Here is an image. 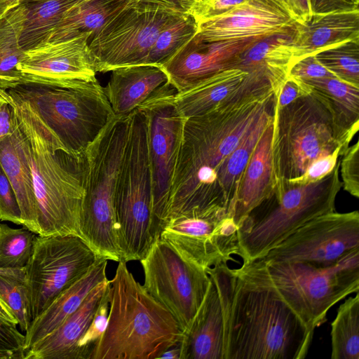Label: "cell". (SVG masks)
I'll return each instance as SVG.
<instances>
[{"instance_id":"6da1fadb","label":"cell","mask_w":359,"mask_h":359,"mask_svg":"<svg viewBox=\"0 0 359 359\" xmlns=\"http://www.w3.org/2000/svg\"><path fill=\"white\" fill-rule=\"evenodd\" d=\"M273 102L268 79L255 76L233 96L185 119L165 222L192 211L233 217L240 184L228 172V157Z\"/></svg>"},{"instance_id":"7a4b0ae2","label":"cell","mask_w":359,"mask_h":359,"mask_svg":"<svg viewBox=\"0 0 359 359\" xmlns=\"http://www.w3.org/2000/svg\"><path fill=\"white\" fill-rule=\"evenodd\" d=\"M224 320V359H303L314 331L275 293L252 286L227 264L206 270Z\"/></svg>"},{"instance_id":"3957f363","label":"cell","mask_w":359,"mask_h":359,"mask_svg":"<svg viewBox=\"0 0 359 359\" xmlns=\"http://www.w3.org/2000/svg\"><path fill=\"white\" fill-rule=\"evenodd\" d=\"M6 91L27 148L36 200L37 235L81 238L83 155L69 152L27 101L10 89Z\"/></svg>"},{"instance_id":"277c9868","label":"cell","mask_w":359,"mask_h":359,"mask_svg":"<svg viewBox=\"0 0 359 359\" xmlns=\"http://www.w3.org/2000/svg\"><path fill=\"white\" fill-rule=\"evenodd\" d=\"M107 325L90 359H154L181 341L184 332L119 261L110 280Z\"/></svg>"},{"instance_id":"5b68a950","label":"cell","mask_w":359,"mask_h":359,"mask_svg":"<svg viewBox=\"0 0 359 359\" xmlns=\"http://www.w3.org/2000/svg\"><path fill=\"white\" fill-rule=\"evenodd\" d=\"M233 271L248 284L275 293L315 331L334 304L359 292V249L330 266L257 259Z\"/></svg>"},{"instance_id":"8992f818","label":"cell","mask_w":359,"mask_h":359,"mask_svg":"<svg viewBox=\"0 0 359 359\" xmlns=\"http://www.w3.org/2000/svg\"><path fill=\"white\" fill-rule=\"evenodd\" d=\"M357 132L345 128L329 100L313 88L285 107L273 104L275 190L302 175L317 158L337 148L343 154Z\"/></svg>"},{"instance_id":"52a82bcc","label":"cell","mask_w":359,"mask_h":359,"mask_svg":"<svg viewBox=\"0 0 359 359\" xmlns=\"http://www.w3.org/2000/svg\"><path fill=\"white\" fill-rule=\"evenodd\" d=\"M129 114L116 115L87 147L83 156L81 238L98 257L120 261L115 194L123 156Z\"/></svg>"},{"instance_id":"ba28073f","label":"cell","mask_w":359,"mask_h":359,"mask_svg":"<svg viewBox=\"0 0 359 359\" xmlns=\"http://www.w3.org/2000/svg\"><path fill=\"white\" fill-rule=\"evenodd\" d=\"M341 187L338 161L320 180L276 190L238 224V256L243 262L261 257L309 220L334 211Z\"/></svg>"},{"instance_id":"9c48e42d","label":"cell","mask_w":359,"mask_h":359,"mask_svg":"<svg viewBox=\"0 0 359 359\" xmlns=\"http://www.w3.org/2000/svg\"><path fill=\"white\" fill-rule=\"evenodd\" d=\"M8 89L27 101L67 151L78 157L116 116L97 78L65 85L23 83Z\"/></svg>"},{"instance_id":"30bf717a","label":"cell","mask_w":359,"mask_h":359,"mask_svg":"<svg viewBox=\"0 0 359 359\" xmlns=\"http://www.w3.org/2000/svg\"><path fill=\"white\" fill-rule=\"evenodd\" d=\"M115 211L120 261H140L156 238L153 229L147 120L137 109L129 114L127 140L116 183Z\"/></svg>"},{"instance_id":"8fae6325","label":"cell","mask_w":359,"mask_h":359,"mask_svg":"<svg viewBox=\"0 0 359 359\" xmlns=\"http://www.w3.org/2000/svg\"><path fill=\"white\" fill-rule=\"evenodd\" d=\"M99 258L79 236H35L32 254L25 266L32 320Z\"/></svg>"},{"instance_id":"7c38bea8","label":"cell","mask_w":359,"mask_h":359,"mask_svg":"<svg viewBox=\"0 0 359 359\" xmlns=\"http://www.w3.org/2000/svg\"><path fill=\"white\" fill-rule=\"evenodd\" d=\"M140 262L144 287L184 332L205 297L210 282L209 275L205 269L184 260L159 238Z\"/></svg>"},{"instance_id":"4fadbf2b","label":"cell","mask_w":359,"mask_h":359,"mask_svg":"<svg viewBox=\"0 0 359 359\" xmlns=\"http://www.w3.org/2000/svg\"><path fill=\"white\" fill-rule=\"evenodd\" d=\"M181 16L127 4L89 39L96 72L106 73L121 67L145 65L158 34Z\"/></svg>"},{"instance_id":"5bb4252c","label":"cell","mask_w":359,"mask_h":359,"mask_svg":"<svg viewBox=\"0 0 359 359\" xmlns=\"http://www.w3.org/2000/svg\"><path fill=\"white\" fill-rule=\"evenodd\" d=\"M175 88L168 85L137 109L147 120L152 180L153 229L156 238L165 222L172 180L180 148L185 118L174 103Z\"/></svg>"},{"instance_id":"9a60e30c","label":"cell","mask_w":359,"mask_h":359,"mask_svg":"<svg viewBox=\"0 0 359 359\" xmlns=\"http://www.w3.org/2000/svg\"><path fill=\"white\" fill-rule=\"evenodd\" d=\"M356 249H359L358 211L334 210L309 220L257 259L330 266Z\"/></svg>"},{"instance_id":"2e32d148","label":"cell","mask_w":359,"mask_h":359,"mask_svg":"<svg viewBox=\"0 0 359 359\" xmlns=\"http://www.w3.org/2000/svg\"><path fill=\"white\" fill-rule=\"evenodd\" d=\"M238 226L220 211H192L168 219L158 238L182 258L205 271L238 255Z\"/></svg>"},{"instance_id":"e0dca14e","label":"cell","mask_w":359,"mask_h":359,"mask_svg":"<svg viewBox=\"0 0 359 359\" xmlns=\"http://www.w3.org/2000/svg\"><path fill=\"white\" fill-rule=\"evenodd\" d=\"M90 38L84 34L26 50L18 66L20 74L18 85H65L95 79L97 72L88 48Z\"/></svg>"},{"instance_id":"ac0fdd59","label":"cell","mask_w":359,"mask_h":359,"mask_svg":"<svg viewBox=\"0 0 359 359\" xmlns=\"http://www.w3.org/2000/svg\"><path fill=\"white\" fill-rule=\"evenodd\" d=\"M296 23L271 0H247L220 17L198 24L195 36L214 42L293 34Z\"/></svg>"},{"instance_id":"d6986e66","label":"cell","mask_w":359,"mask_h":359,"mask_svg":"<svg viewBox=\"0 0 359 359\" xmlns=\"http://www.w3.org/2000/svg\"><path fill=\"white\" fill-rule=\"evenodd\" d=\"M257 39L208 42L194 36L161 67L177 93L182 92L228 67L232 58Z\"/></svg>"},{"instance_id":"ffe728a7","label":"cell","mask_w":359,"mask_h":359,"mask_svg":"<svg viewBox=\"0 0 359 359\" xmlns=\"http://www.w3.org/2000/svg\"><path fill=\"white\" fill-rule=\"evenodd\" d=\"M109 286L107 278L97 284L76 311L25 351L23 359H76L77 344L109 292Z\"/></svg>"},{"instance_id":"44dd1931","label":"cell","mask_w":359,"mask_h":359,"mask_svg":"<svg viewBox=\"0 0 359 359\" xmlns=\"http://www.w3.org/2000/svg\"><path fill=\"white\" fill-rule=\"evenodd\" d=\"M104 91L117 116H126L170 85L161 67L149 65L126 66L111 71Z\"/></svg>"},{"instance_id":"7402d4cb","label":"cell","mask_w":359,"mask_h":359,"mask_svg":"<svg viewBox=\"0 0 359 359\" xmlns=\"http://www.w3.org/2000/svg\"><path fill=\"white\" fill-rule=\"evenodd\" d=\"M180 348V359H224L222 309L211 278L201 306L184 332Z\"/></svg>"},{"instance_id":"603a6c76","label":"cell","mask_w":359,"mask_h":359,"mask_svg":"<svg viewBox=\"0 0 359 359\" xmlns=\"http://www.w3.org/2000/svg\"><path fill=\"white\" fill-rule=\"evenodd\" d=\"M292 38V34H277L257 39L236 55L228 67L262 72L274 95L298 61Z\"/></svg>"},{"instance_id":"cb8c5ba5","label":"cell","mask_w":359,"mask_h":359,"mask_svg":"<svg viewBox=\"0 0 359 359\" xmlns=\"http://www.w3.org/2000/svg\"><path fill=\"white\" fill-rule=\"evenodd\" d=\"M272 137L273 120L259 137L243 172L233 215L237 226L274 193Z\"/></svg>"},{"instance_id":"d4e9b609","label":"cell","mask_w":359,"mask_h":359,"mask_svg":"<svg viewBox=\"0 0 359 359\" xmlns=\"http://www.w3.org/2000/svg\"><path fill=\"white\" fill-rule=\"evenodd\" d=\"M352 40H359V10L313 15L296 23L292 38L298 60Z\"/></svg>"},{"instance_id":"484cf974","label":"cell","mask_w":359,"mask_h":359,"mask_svg":"<svg viewBox=\"0 0 359 359\" xmlns=\"http://www.w3.org/2000/svg\"><path fill=\"white\" fill-rule=\"evenodd\" d=\"M107 261L99 258L83 276L62 292L39 316L32 320L25 334V353L59 327L79 309L90 292L107 278Z\"/></svg>"},{"instance_id":"4316f807","label":"cell","mask_w":359,"mask_h":359,"mask_svg":"<svg viewBox=\"0 0 359 359\" xmlns=\"http://www.w3.org/2000/svg\"><path fill=\"white\" fill-rule=\"evenodd\" d=\"M255 72L226 67L201 79L174 96V103L184 118L198 116L233 96L253 79Z\"/></svg>"},{"instance_id":"83f0119b","label":"cell","mask_w":359,"mask_h":359,"mask_svg":"<svg viewBox=\"0 0 359 359\" xmlns=\"http://www.w3.org/2000/svg\"><path fill=\"white\" fill-rule=\"evenodd\" d=\"M0 163L15 192L22 226L37 234V207L32 172L18 121L12 134L0 140Z\"/></svg>"},{"instance_id":"f1b7e54d","label":"cell","mask_w":359,"mask_h":359,"mask_svg":"<svg viewBox=\"0 0 359 359\" xmlns=\"http://www.w3.org/2000/svg\"><path fill=\"white\" fill-rule=\"evenodd\" d=\"M128 1L82 0L67 11L43 43L66 41L84 34L91 37Z\"/></svg>"},{"instance_id":"f546056e","label":"cell","mask_w":359,"mask_h":359,"mask_svg":"<svg viewBox=\"0 0 359 359\" xmlns=\"http://www.w3.org/2000/svg\"><path fill=\"white\" fill-rule=\"evenodd\" d=\"M26 15L25 5L18 4L0 15V88L4 90L14 88L20 79L18 66L25 51L20 41Z\"/></svg>"},{"instance_id":"4dcf8cb0","label":"cell","mask_w":359,"mask_h":359,"mask_svg":"<svg viewBox=\"0 0 359 359\" xmlns=\"http://www.w3.org/2000/svg\"><path fill=\"white\" fill-rule=\"evenodd\" d=\"M82 0H35L22 3L26 20L20 46L26 51L43 43L67 11Z\"/></svg>"},{"instance_id":"1f68e13d","label":"cell","mask_w":359,"mask_h":359,"mask_svg":"<svg viewBox=\"0 0 359 359\" xmlns=\"http://www.w3.org/2000/svg\"><path fill=\"white\" fill-rule=\"evenodd\" d=\"M330 334L332 359H359V292L340 304Z\"/></svg>"},{"instance_id":"d6a6232c","label":"cell","mask_w":359,"mask_h":359,"mask_svg":"<svg viewBox=\"0 0 359 359\" xmlns=\"http://www.w3.org/2000/svg\"><path fill=\"white\" fill-rule=\"evenodd\" d=\"M327 97L339 120L346 128L359 129V87L337 77L304 81Z\"/></svg>"},{"instance_id":"836d02e7","label":"cell","mask_w":359,"mask_h":359,"mask_svg":"<svg viewBox=\"0 0 359 359\" xmlns=\"http://www.w3.org/2000/svg\"><path fill=\"white\" fill-rule=\"evenodd\" d=\"M198 29V24L191 15L180 17L158 34L145 65L161 67L196 35Z\"/></svg>"},{"instance_id":"e575fe53","label":"cell","mask_w":359,"mask_h":359,"mask_svg":"<svg viewBox=\"0 0 359 359\" xmlns=\"http://www.w3.org/2000/svg\"><path fill=\"white\" fill-rule=\"evenodd\" d=\"M315 55L337 78L359 87V40L330 47Z\"/></svg>"},{"instance_id":"d590c367","label":"cell","mask_w":359,"mask_h":359,"mask_svg":"<svg viewBox=\"0 0 359 359\" xmlns=\"http://www.w3.org/2000/svg\"><path fill=\"white\" fill-rule=\"evenodd\" d=\"M35 233L27 229L0 224V267L22 269L33 251Z\"/></svg>"},{"instance_id":"8d00e7d4","label":"cell","mask_w":359,"mask_h":359,"mask_svg":"<svg viewBox=\"0 0 359 359\" xmlns=\"http://www.w3.org/2000/svg\"><path fill=\"white\" fill-rule=\"evenodd\" d=\"M0 297L12 311L20 330L25 332L32 320L29 295L25 282L0 275Z\"/></svg>"},{"instance_id":"74e56055","label":"cell","mask_w":359,"mask_h":359,"mask_svg":"<svg viewBox=\"0 0 359 359\" xmlns=\"http://www.w3.org/2000/svg\"><path fill=\"white\" fill-rule=\"evenodd\" d=\"M109 290L97 308L87 330L77 344L76 359H90L92 351L103 334L107 325Z\"/></svg>"},{"instance_id":"f35d334b","label":"cell","mask_w":359,"mask_h":359,"mask_svg":"<svg viewBox=\"0 0 359 359\" xmlns=\"http://www.w3.org/2000/svg\"><path fill=\"white\" fill-rule=\"evenodd\" d=\"M339 168L343 189L359 198V142L349 146L340 156Z\"/></svg>"},{"instance_id":"ab89813d","label":"cell","mask_w":359,"mask_h":359,"mask_svg":"<svg viewBox=\"0 0 359 359\" xmlns=\"http://www.w3.org/2000/svg\"><path fill=\"white\" fill-rule=\"evenodd\" d=\"M341 155V149L337 148L331 154L317 158L309 165L302 175L288 180L281 187L287 184H306L322 180L332 171Z\"/></svg>"},{"instance_id":"60d3db41","label":"cell","mask_w":359,"mask_h":359,"mask_svg":"<svg viewBox=\"0 0 359 359\" xmlns=\"http://www.w3.org/2000/svg\"><path fill=\"white\" fill-rule=\"evenodd\" d=\"M0 220L22 225L21 210L15 192L1 163Z\"/></svg>"},{"instance_id":"b9f144b4","label":"cell","mask_w":359,"mask_h":359,"mask_svg":"<svg viewBox=\"0 0 359 359\" xmlns=\"http://www.w3.org/2000/svg\"><path fill=\"white\" fill-rule=\"evenodd\" d=\"M25 334L17 325L0 321V359H23Z\"/></svg>"},{"instance_id":"7bdbcfd3","label":"cell","mask_w":359,"mask_h":359,"mask_svg":"<svg viewBox=\"0 0 359 359\" xmlns=\"http://www.w3.org/2000/svg\"><path fill=\"white\" fill-rule=\"evenodd\" d=\"M247 0H197L191 15L198 24L220 17Z\"/></svg>"},{"instance_id":"ee69618b","label":"cell","mask_w":359,"mask_h":359,"mask_svg":"<svg viewBox=\"0 0 359 359\" xmlns=\"http://www.w3.org/2000/svg\"><path fill=\"white\" fill-rule=\"evenodd\" d=\"M313 88L305 81L288 75L278 92L273 95V104L285 107L296 100L309 95Z\"/></svg>"},{"instance_id":"f6af8a7d","label":"cell","mask_w":359,"mask_h":359,"mask_svg":"<svg viewBox=\"0 0 359 359\" xmlns=\"http://www.w3.org/2000/svg\"><path fill=\"white\" fill-rule=\"evenodd\" d=\"M197 0H129L128 4L147 11H160L175 15L191 13Z\"/></svg>"},{"instance_id":"bcb514c9","label":"cell","mask_w":359,"mask_h":359,"mask_svg":"<svg viewBox=\"0 0 359 359\" xmlns=\"http://www.w3.org/2000/svg\"><path fill=\"white\" fill-rule=\"evenodd\" d=\"M289 75L302 81L336 77L317 60L315 55H307L299 60L291 67Z\"/></svg>"},{"instance_id":"7dc6e473","label":"cell","mask_w":359,"mask_h":359,"mask_svg":"<svg viewBox=\"0 0 359 359\" xmlns=\"http://www.w3.org/2000/svg\"><path fill=\"white\" fill-rule=\"evenodd\" d=\"M311 15L359 10V0H308Z\"/></svg>"},{"instance_id":"c3c4849f","label":"cell","mask_w":359,"mask_h":359,"mask_svg":"<svg viewBox=\"0 0 359 359\" xmlns=\"http://www.w3.org/2000/svg\"><path fill=\"white\" fill-rule=\"evenodd\" d=\"M297 23L309 21L312 15L308 0H271Z\"/></svg>"},{"instance_id":"681fc988","label":"cell","mask_w":359,"mask_h":359,"mask_svg":"<svg viewBox=\"0 0 359 359\" xmlns=\"http://www.w3.org/2000/svg\"><path fill=\"white\" fill-rule=\"evenodd\" d=\"M17 124L18 118L11 101H5L0 107V140L11 135Z\"/></svg>"},{"instance_id":"f907efd6","label":"cell","mask_w":359,"mask_h":359,"mask_svg":"<svg viewBox=\"0 0 359 359\" xmlns=\"http://www.w3.org/2000/svg\"><path fill=\"white\" fill-rule=\"evenodd\" d=\"M0 321L18 325V320L12 311L0 297Z\"/></svg>"},{"instance_id":"816d5d0a","label":"cell","mask_w":359,"mask_h":359,"mask_svg":"<svg viewBox=\"0 0 359 359\" xmlns=\"http://www.w3.org/2000/svg\"><path fill=\"white\" fill-rule=\"evenodd\" d=\"M0 275L8 276L25 281V267L22 269H5L0 267Z\"/></svg>"},{"instance_id":"f5cc1de1","label":"cell","mask_w":359,"mask_h":359,"mask_svg":"<svg viewBox=\"0 0 359 359\" xmlns=\"http://www.w3.org/2000/svg\"><path fill=\"white\" fill-rule=\"evenodd\" d=\"M180 342H179L162 353L158 358L180 359Z\"/></svg>"},{"instance_id":"db71d44e","label":"cell","mask_w":359,"mask_h":359,"mask_svg":"<svg viewBox=\"0 0 359 359\" xmlns=\"http://www.w3.org/2000/svg\"><path fill=\"white\" fill-rule=\"evenodd\" d=\"M18 4L20 3L9 0H0V15L11 6Z\"/></svg>"},{"instance_id":"11a10c76","label":"cell","mask_w":359,"mask_h":359,"mask_svg":"<svg viewBox=\"0 0 359 359\" xmlns=\"http://www.w3.org/2000/svg\"><path fill=\"white\" fill-rule=\"evenodd\" d=\"M9 1L22 4V3H26V2L32 1H35V0H9Z\"/></svg>"},{"instance_id":"9f6ffc18","label":"cell","mask_w":359,"mask_h":359,"mask_svg":"<svg viewBox=\"0 0 359 359\" xmlns=\"http://www.w3.org/2000/svg\"><path fill=\"white\" fill-rule=\"evenodd\" d=\"M8 101L6 99H5L4 97L0 95V107L1 105L5 102ZM9 102V101H8Z\"/></svg>"}]
</instances>
